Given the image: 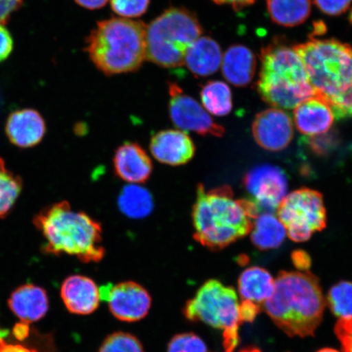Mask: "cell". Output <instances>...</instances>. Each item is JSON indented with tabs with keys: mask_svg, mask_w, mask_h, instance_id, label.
Returning a JSON list of instances; mask_svg holds the SVG:
<instances>
[{
	"mask_svg": "<svg viewBox=\"0 0 352 352\" xmlns=\"http://www.w3.org/2000/svg\"><path fill=\"white\" fill-rule=\"evenodd\" d=\"M252 132L259 146L268 151H280L292 142L293 122L283 110L268 109L255 117Z\"/></svg>",
	"mask_w": 352,
	"mask_h": 352,
	"instance_id": "4fadbf2b",
	"label": "cell"
},
{
	"mask_svg": "<svg viewBox=\"0 0 352 352\" xmlns=\"http://www.w3.org/2000/svg\"><path fill=\"white\" fill-rule=\"evenodd\" d=\"M0 352H37L19 344H11L0 338Z\"/></svg>",
	"mask_w": 352,
	"mask_h": 352,
	"instance_id": "f35d334b",
	"label": "cell"
},
{
	"mask_svg": "<svg viewBox=\"0 0 352 352\" xmlns=\"http://www.w3.org/2000/svg\"><path fill=\"white\" fill-rule=\"evenodd\" d=\"M169 95L170 120L179 129L215 138L223 135L226 132L223 127L215 122L196 100L184 94L182 87L175 83H170Z\"/></svg>",
	"mask_w": 352,
	"mask_h": 352,
	"instance_id": "30bf717a",
	"label": "cell"
},
{
	"mask_svg": "<svg viewBox=\"0 0 352 352\" xmlns=\"http://www.w3.org/2000/svg\"><path fill=\"white\" fill-rule=\"evenodd\" d=\"M318 352H340V351H338L337 350L331 349H325L320 350Z\"/></svg>",
	"mask_w": 352,
	"mask_h": 352,
	"instance_id": "ee69618b",
	"label": "cell"
},
{
	"mask_svg": "<svg viewBox=\"0 0 352 352\" xmlns=\"http://www.w3.org/2000/svg\"><path fill=\"white\" fill-rule=\"evenodd\" d=\"M151 0H111L114 12L122 17H138L147 11Z\"/></svg>",
	"mask_w": 352,
	"mask_h": 352,
	"instance_id": "d6a6232c",
	"label": "cell"
},
{
	"mask_svg": "<svg viewBox=\"0 0 352 352\" xmlns=\"http://www.w3.org/2000/svg\"><path fill=\"white\" fill-rule=\"evenodd\" d=\"M100 300L107 301L111 314L125 322L142 320L151 310L152 298L142 285L124 281L108 284L99 289Z\"/></svg>",
	"mask_w": 352,
	"mask_h": 352,
	"instance_id": "8fae6325",
	"label": "cell"
},
{
	"mask_svg": "<svg viewBox=\"0 0 352 352\" xmlns=\"http://www.w3.org/2000/svg\"><path fill=\"white\" fill-rule=\"evenodd\" d=\"M201 34L193 13L186 8H169L146 26V59L164 68L180 67L188 48Z\"/></svg>",
	"mask_w": 352,
	"mask_h": 352,
	"instance_id": "52a82bcc",
	"label": "cell"
},
{
	"mask_svg": "<svg viewBox=\"0 0 352 352\" xmlns=\"http://www.w3.org/2000/svg\"><path fill=\"white\" fill-rule=\"evenodd\" d=\"M337 333L345 352H352V320H340L337 327Z\"/></svg>",
	"mask_w": 352,
	"mask_h": 352,
	"instance_id": "e575fe53",
	"label": "cell"
},
{
	"mask_svg": "<svg viewBox=\"0 0 352 352\" xmlns=\"http://www.w3.org/2000/svg\"><path fill=\"white\" fill-rule=\"evenodd\" d=\"M118 206L126 217L140 219L148 217L154 208L153 197L147 188L129 184L122 189Z\"/></svg>",
	"mask_w": 352,
	"mask_h": 352,
	"instance_id": "d4e9b609",
	"label": "cell"
},
{
	"mask_svg": "<svg viewBox=\"0 0 352 352\" xmlns=\"http://www.w3.org/2000/svg\"><path fill=\"white\" fill-rule=\"evenodd\" d=\"M258 211L252 201L235 199L228 186L206 189L199 184L192 210L193 237L206 248H226L252 232Z\"/></svg>",
	"mask_w": 352,
	"mask_h": 352,
	"instance_id": "6da1fadb",
	"label": "cell"
},
{
	"mask_svg": "<svg viewBox=\"0 0 352 352\" xmlns=\"http://www.w3.org/2000/svg\"><path fill=\"white\" fill-rule=\"evenodd\" d=\"M167 352H208V349L204 341L196 334L183 333L171 338Z\"/></svg>",
	"mask_w": 352,
	"mask_h": 352,
	"instance_id": "f546056e",
	"label": "cell"
},
{
	"mask_svg": "<svg viewBox=\"0 0 352 352\" xmlns=\"http://www.w3.org/2000/svg\"><path fill=\"white\" fill-rule=\"evenodd\" d=\"M274 289L275 279L263 267H249L239 277V294L243 301L264 305L274 294Z\"/></svg>",
	"mask_w": 352,
	"mask_h": 352,
	"instance_id": "7402d4cb",
	"label": "cell"
},
{
	"mask_svg": "<svg viewBox=\"0 0 352 352\" xmlns=\"http://www.w3.org/2000/svg\"><path fill=\"white\" fill-rule=\"evenodd\" d=\"M241 352H261V351H258V350H255V349H250V350H245V351H243Z\"/></svg>",
	"mask_w": 352,
	"mask_h": 352,
	"instance_id": "f6af8a7d",
	"label": "cell"
},
{
	"mask_svg": "<svg viewBox=\"0 0 352 352\" xmlns=\"http://www.w3.org/2000/svg\"><path fill=\"white\" fill-rule=\"evenodd\" d=\"M222 61L219 44L209 37L197 38L188 48L184 65L197 76L206 77L217 72Z\"/></svg>",
	"mask_w": 352,
	"mask_h": 352,
	"instance_id": "ffe728a7",
	"label": "cell"
},
{
	"mask_svg": "<svg viewBox=\"0 0 352 352\" xmlns=\"http://www.w3.org/2000/svg\"><path fill=\"white\" fill-rule=\"evenodd\" d=\"M306 142L311 151L319 156H324L332 152L340 143L336 131H328L324 134L311 136Z\"/></svg>",
	"mask_w": 352,
	"mask_h": 352,
	"instance_id": "1f68e13d",
	"label": "cell"
},
{
	"mask_svg": "<svg viewBox=\"0 0 352 352\" xmlns=\"http://www.w3.org/2000/svg\"><path fill=\"white\" fill-rule=\"evenodd\" d=\"M149 148L157 161L174 166L188 164L196 152L195 144L186 132L176 129L157 132L153 136Z\"/></svg>",
	"mask_w": 352,
	"mask_h": 352,
	"instance_id": "5bb4252c",
	"label": "cell"
},
{
	"mask_svg": "<svg viewBox=\"0 0 352 352\" xmlns=\"http://www.w3.org/2000/svg\"><path fill=\"white\" fill-rule=\"evenodd\" d=\"M240 307L239 296L234 289L217 280H210L189 299L184 314L189 320L222 330L226 352H232L239 341Z\"/></svg>",
	"mask_w": 352,
	"mask_h": 352,
	"instance_id": "ba28073f",
	"label": "cell"
},
{
	"mask_svg": "<svg viewBox=\"0 0 352 352\" xmlns=\"http://www.w3.org/2000/svg\"><path fill=\"white\" fill-rule=\"evenodd\" d=\"M294 263L298 268H305L309 267L310 258L303 252H296L293 254Z\"/></svg>",
	"mask_w": 352,
	"mask_h": 352,
	"instance_id": "60d3db41",
	"label": "cell"
},
{
	"mask_svg": "<svg viewBox=\"0 0 352 352\" xmlns=\"http://www.w3.org/2000/svg\"><path fill=\"white\" fill-rule=\"evenodd\" d=\"M256 59L253 52L243 45H233L223 56L222 72L224 78L232 85H248L254 76Z\"/></svg>",
	"mask_w": 352,
	"mask_h": 352,
	"instance_id": "44dd1931",
	"label": "cell"
},
{
	"mask_svg": "<svg viewBox=\"0 0 352 352\" xmlns=\"http://www.w3.org/2000/svg\"><path fill=\"white\" fill-rule=\"evenodd\" d=\"M113 162L114 173L126 183H145L153 173L151 157L138 143L122 144L114 153Z\"/></svg>",
	"mask_w": 352,
	"mask_h": 352,
	"instance_id": "9a60e30c",
	"label": "cell"
},
{
	"mask_svg": "<svg viewBox=\"0 0 352 352\" xmlns=\"http://www.w3.org/2000/svg\"><path fill=\"white\" fill-rule=\"evenodd\" d=\"M328 303L338 319L352 320V283L342 281L333 286L328 294Z\"/></svg>",
	"mask_w": 352,
	"mask_h": 352,
	"instance_id": "83f0119b",
	"label": "cell"
},
{
	"mask_svg": "<svg viewBox=\"0 0 352 352\" xmlns=\"http://www.w3.org/2000/svg\"><path fill=\"white\" fill-rule=\"evenodd\" d=\"M78 6L88 8V10H98L107 3L109 0H74Z\"/></svg>",
	"mask_w": 352,
	"mask_h": 352,
	"instance_id": "b9f144b4",
	"label": "cell"
},
{
	"mask_svg": "<svg viewBox=\"0 0 352 352\" xmlns=\"http://www.w3.org/2000/svg\"><path fill=\"white\" fill-rule=\"evenodd\" d=\"M22 188V182L19 176L7 168L6 162L0 158V217L8 213Z\"/></svg>",
	"mask_w": 352,
	"mask_h": 352,
	"instance_id": "4316f807",
	"label": "cell"
},
{
	"mask_svg": "<svg viewBox=\"0 0 352 352\" xmlns=\"http://www.w3.org/2000/svg\"><path fill=\"white\" fill-rule=\"evenodd\" d=\"M267 12L276 24L293 28L310 16V0H267Z\"/></svg>",
	"mask_w": 352,
	"mask_h": 352,
	"instance_id": "cb8c5ba5",
	"label": "cell"
},
{
	"mask_svg": "<svg viewBox=\"0 0 352 352\" xmlns=\"http://www.w3.org/2000/svg\"><path fill=\"white\" fill-rule=\"evenodd\" d=\"M8 305L21 322L28 324L43 318L50 308L45 289L32 284L21 285L14 290Z\"/></svg>",
	"mask_w": 352,
	"mask_h": 352,
	"instance_id": "d6986e66",
	"label": "cell"
},
{
	"mask_svg": "<svg viewBox=\"0 0 352 352\" xmlns=\"http://www.w3.org/2000/svg\"><path fill=\"white\" fill-rule=\"evenodd\" d=\"M246 191L258 210L274 212L287 192V177L280 167L263 165L254 167L243 179Z\"/></svg>",
	"mask_w": 352,
	"mask_h": 352,
	"instance_id": "7c38bea8",
	"label": "cell"
},
{
	"mask_svg": "<svg viewBox=\"0 0 352 352\" xmlns=\"http://www.w3.org/2000/svg\"><path fill=\"white\" fill-rule=\"evenodd\" d=\"M252 231V241L261 250L279 248L287 235L279 219L268 212L259 214L255 218Z\"/></svg>",
	"mask_w": 352,
	"mask_h": 352,
	"instance_id": "603a6c76",
	"label": "cell"
},
{
	"mask_svg": "<svg viewBox=\"0 0 352 352\" xmlns=\"http://www.w3.org/2000/svg\"><path fill=\"white\" fill-rule=\"evenodd\" d=\"M13 41L11 34L4 26L0 23V63L6 60L11 54Z\"/></svg>",
	"mask_w": 352,
	"mask_h": 352,
	"instance_id": "d590c367",
	"label": "cell"
},
{
	"mask_svg": "<svg viewBox=\"0 0 352 352\" xmlns=\"http://www.w3.org/2000/svg\"><path fill=\"white\" fill-rule=\"evenodd\" d=\"M258 305L253 302L243 301L241 302L240 316L241 322L246 321L250 322L253 321L258 314Z\"/></svg>",
	"mask_w": 352,
	"mask_h": 352,
	"instance_id": "74e56055",
	"label": "cell"
},
{
	"mask_svg": "<svg viewBox=\"0 0 352 352\" xmlns=\"http://www.w3.org/2000/svg\"><path fill=\"white\" fill-rule=\"evenodd\" d=\"M263 306L285 332L306 336L318 327L323 315L324 299L314 276L284 272L275 280L274 292Z\"/></svg>",
	"mask_w": 352,
	"mask_h": 352,
	"instance_id": "3957f363",
	"label": "cell"
},
{
	"mask_svg": "<svg viewBox=\"0 0 352 352\" xmlns=\"http://www.w3.org/2000/svg\"><path fill=\"white\" fill-rule=\"evenodd\" d=\"M316 94L327 99L352 85V47L336 39H311L293 47Z\"/></svg>",
	"mask_w": 352,
	"mask_h": 352,
	"instance_id": "8992f818",
	"label": "cell"
},
{
	"mask_svg": "<svg viewBox=\"0 0 352 352\" xmlns=\"http://www.w3.org/2000/svg\"><path fill=\"white\" fill-rule=\"evenodd\" d=\"M217 4H230L235 10H241L245 7L252 6L255 0H213Z\"/></svg>",
	"mask_w": 352,
	"mask_h": 352,
	"instance_id": "ab89813d",
	"label": "cell"
},
{
	"mask_svg": "<svg viewBox=\"0 0 352 352\" xmlns=\"http://www.w3.org/2000/svg\"><path fill=\"white\" fill-rule=\"evenodd\" d=\"M146 26L126 19L100 21L87 38L85 50L107 76L135 72L146 59Z\"/></svg>",
	"mask_w": 352,
	"mask_h": 352,
	"instance_id": "277c9868",
	"label": "cell"
},
{
	"mask_svg": "<svg viewBox=\"0 0 352 352\" xmlns=\"http://www.w3.org/2000/svg\"><path fill=\"white\" fill-rule=\"evenodd\" d=\"M60 296L68 311L77 315L92 314L98 309L100 300L95 281L82 275L67 277L61 285Z\"/></svg>",
	"mask_w": 352,
	"mask_h": 352,
	"instance_id": "2e32d148",
	"label": "cell"
},
{
	"mask_svg": "<svg viewBox=\"0 0 352 352\" xmlns=\"http://www.w3.org/2000/svg\"><path fill=\"white\" fill-rule=\"evenodd\" d=\"M294 120L302 134L315 136L331 129L334 116L327 100L316 94L294 108Z\"/></svg>",
	"mask_w": 352,
	"mask_h": 352,
	"instance_id": "e0dca14e",
	"label": "cell"
},
{
	"mask_svg": "<svg viewBox=\"0 0 352 352\" xmlns=\"http://www.w3.org/2000/svg\"><path fill=\"white\" fill-rule=\"evenodd\" d=\"M261 64L257 89L262 99L272 107L292 109L316 94L294 48L280 43H271L262 50Z\"/></svg>",
	"mask_w": 352,
	"mask_h": 352,
	"instance_id": "5b68a950",
	"label": "cell"
},
{
	"mask_svg": "<svg viewBox=\"0 0 352 352\" xmlns=\"http://www.w3.org/2000/svg\"><path fill=\"white\" fill-rule=\"evenodd\" d=\"M325 100L331 107L333 116L337 120L352 118V85L341 94Z\"/></svg>",
	"mask_w": 352,
	"mask_h": 352,
	"instance_id": "4dcf8cb0",
	"label": "cell"
},
{
	"mask_svg": "<svg viewBox=\"0 0 352 352\" xmlns=\"http://www.w3.org/2000/svg\"><path fill=\"white\" fill-rule=\"evenodd\" d=\"M278 219L289 239L302 242L327 227L323 197L318 191L300 188L285 196L278 206Z\"/></svg>",
	"mask_w": 352,
	"mask_h": 352,
	"instance_id": "9c48e42d",
	"label": "cell"
},
{
	"mask_svg": "<svg viewBox=\"0 0 352 352\" xmlns=\"http://www.w3.org/2000/svg\"><path fill=\"white\" fill-rule=\"evenodd\" d=\"M6 131L12 144L28 148L41 142L46 132V125L36 110L21 109L8 117Z\"/></svg>",
	"mask_w": 352,
	"mask_h": 352,
	"instance_id": "ac0fdd59",
	"label": "cell"
},
{
	"mask_svg": "<svg viewBox=\"0 0 352 352\" xmlns=\"http://www.w3.org/2000/svg\"><path fill=\"white\" fill-rule=\"evenodd\" d=\"M99 352H144L142 342L132 334L116 332L110 334L101 344Z\"/></svg>",
	"mask_w": 352,
	"mask_h": 352,
	"instance_id": "f1b7e54d",
	"label": "cell"
},
{
	"mask_svg": "<svg viewBox=\"0 0 352 352\" xmlns=\"http://www.w3.org/2000/svg\"><path fill=\"white\" fill-rule=\"evenodd\" d=\"M201 99L204 109L213 116H226L232 111V92L226 82H206L201 88Z\"/></svg>",
	"mask_w": 352,
	"mask_h": 352,
	"instance_id": "484cf974",
	"label": "cell"
},
{
	"mask_svg": "<svg viewBox=\"0 0 352 352\" xmlns=\"http://www.w3.org/2000/svg\"><path fill=\"white\" fill-rule=\"evenodd\" d=\"M41 232L47 254L76 257L83 263H98L104 256L102 227L82 211L74 210L67 201L47 206L34 219Z\"/></svg>",
	"mask_w": 352,
	"mask_h": 352,
	"instance_id": "7a4b0ae2",
	"label": "cell"
},
{
	"mask_svg": "<svg viewBox=\"0 0 352 352\" xmlns=\"http://www.w3.org/2000/svg\"><path fill=\"white\" fill-rule=\"evenodd\" d=\"M23 0H0V23L10 19L12 12L21 6Z\"/></svg>",
	"mask_w": 352,
	"mask_h": 352,
	"instance_id": "8d00e7d4",
	"label": "cell"
},
{
	"mask_svg": "<svg viewBox=\"0 0 352 352\" xmlns=\"http://www.w3.org/2000/svg\"><path fill=\"white\" fill-rule=\"evenodd\" d=\"M13 332H14V336H16V338H19V340H24V338L28 336V324L21 322L20 324H16V327L14 328V330H13Z\"/></svg>",
	"mask_w": 352,
	"mask_h": 352,
	"instance_id": "7bdbcfd3",
	"label": "cell"
},
{
	"mask_svg": "<svg viewBox=\"0 0 352 352\" xmlns=\"http://www.w3.org/2000/svg\"><path fill=\"white\" fill-rule=\"evenodd\" d=\"M319 10L329 16L342 15L349 10L352 0H314Z\"/></svg>",
	"mask_w": 352,
	"mask_h": 352,
	"instance_id": "836d02e7",
	"label": "cell"
}]
</instances>
